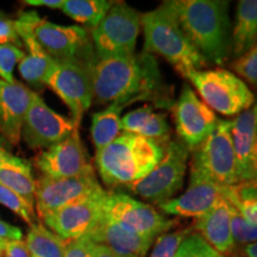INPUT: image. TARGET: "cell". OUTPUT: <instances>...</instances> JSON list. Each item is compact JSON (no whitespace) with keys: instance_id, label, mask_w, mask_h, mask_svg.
<instances>
[{"instance_id":"cell-16","label":"cell","mask_w":257,"mask_h":257,"mask_svg":"<svg viewBox=\"0 0 257 257\" xmlns=\"http://www.w3.org/2000/svg\"><path fill=\"white\" fill-rule=\"evenodd\" d=\"M35 165L43 176L53 179L76 178L94 173L78 128L66 140L41 153L35 159Z\"/></svg>"},{"instance_id":"cell-20","label":"cell","mask_w":257,"mask_h":257,"mask_svg":"<svg viewBox=\"0 0 257 257\" xmlns=\"http://www.w3.org/2000/svg\"><path fill=\"white\" fill-rule=\"evenodd\" d=\"M194 230L223 256L232 251L236 245L231 232L230 204L224 195H220L213 206L197 219Z\"/></svg>"},{"instance_id":"cell-2","label":"cell","mask_w":257,"mask_h":257,"mask_svg":"<svg viewBox=\"0 0 257 257\" xmlns=\"http://www.w3.org/2000/svg\"><path fill=\"white\" fill-rule=\"evenodd\" d=\"M162 5L206 62L223 64L232 51L230 3L224 0H169Z\"/></svg>"},{"instance_id":"cell-19","label":"cell","mask_w":257,"mask_h":257,"mask_svg":"<svg viewBox=\"0 0 257 257\" xmlns=\"http://www.w3.org/2000/svg\"><path fill=\"white\" fill-rule=\"evenodd\" d=\"M86 237L93 243L107 246L119 257H146L154 243V239L130 232L107 219L104 212Z\"/></svg>"},{"instance_id":"cell-44","label":"cell","mask_w":257,"mask_h":257,"mask_svg":"<svg viewBox=\"0 0 257 257\" xmlns=\"http://www.w3.org/2000/svg\"><path fill=\"white\" fill-rule=\"evenodd\" d=\"M0 257H2V252H0Z\"/></svg>"},{"instance_id":"cell-38","label":"cell","mask_w":257,"mask_h":257,"mask_svg":"<svg viewBox=\"0 0 257 257\" xmlns=\"http://www.w3.org/2000/svg\"><path fill=\"white\" fill-rule=\"evenodd\" d=\"M4 257H30L24 240H8L3 249Z\"/></svg>"},{"instance_id":"cell-4","label":"cell","mask_w":257,"mask_h":257,"mask_svg":"<svg viewBox=\"0 0 257 257\" xmlns=\"http://www.w3.org/2000/svg\"><path fill=\"white\" fill-rule=\"evenodd\" d=\"M144 32V53L156 54L167 60L184 78L207 66L195 47L191 43L176 19L165 6L141 16Z\"/></svg>"},{"instance_id":"cell-23","label":"cell","mask_w":257,"mask_h":257,"mask_svg":"<svg viewBox=\"0 0 257 257\" xmlns=\"http://www.w3.org/2000/svg\"><path fill=\"white\" fill-rule=\"evenodd\" d=\"M17 32L28 50V54L25 53L24 59L19 63V73L29 85L37 88L43 87L56 61L42 49L30 32L23 29H17Z\"/></svg>"},{"instance_id":"cell-42","label":"cell","mask_w":257,"mask_h":257,"mask_svg":"<svg viewBox=\"0 0 257 257\" xmlns=\"http://www.w3.org/2000/svg\"><path fill=\"white\" fill-rule=\"evenodd\" d=\"M92 253L93 257H119L118 255H115L113 251H111L107 246L95 243H93Z\"/></svg>"},{"instance_id":"cell-25","label":"cell","mask_w":257,"mask_h":257,"mask_svg":"<svg viewBox=\"0 0 257 257\" xmlns=\"http://www.w3.org/2000/svg\"><path fill=\"white\" fill-rule=\"evenodd\" d=\"M257 43V0L237 3L236 18L232 25V54L238 59Z\"/></svg>"},{"instance_id":"cell-13","label":"cell","mask_w":257,"mask_h":257,"mask_svg":"<svg viewBox=\"0 0 257 257\" xmlns=\"http://www.w3.org/2000/svg\"><path fill=\"white\" fill-rule=\"evenodd\" d=\"M104 189L99 184L95 173L76 178L53 179L42 176L36 181L35 205L41 218L48 213L68 206L74 202Z\"/></svg>"},{"instance_id":"cell-3","label":"cell","mask_w":257,"mask_h":257,"mask_svg":"<svg viewBox=\"0 0 257 257\" xmlns=\"http://www.w3.org/2000/svg\"><path fill=\"white\" fill-rule=\"evenodd\" d=\"M167 142L121 133L108 146L95 152V165L108 187H125L149 174L162 160Z\"/></svg>"},{"instance_id":"cell-43","label":"cell","mask_w":257,"mask_h":257,"mask_svg":"<svg viewBox=\"0 0 257 257\" xmlns=\"http://www.w3.org/2000/svg\"><path fill=\"white\" fill-rule=\"evenodd\" d=\"M243 253L245 257H257V240L243 246Z\"/></svg>"},{"instance_id":"cell-5","label":"cell","mask_w":257,"mask_h":257,"mask_svg":"<svg viewBox=\"0 0 257 257\" xmlns=\"http://www.w3.org/2000/svg\"><path fill=\"white\" fill-rule=\"evenodd\" d=\"M187 79L212 111L224 115H237L248 110L256 102L245 81L238 75L223 68L198 70Z\"/></svg>"},{"instance_id":"cell-31","label":"cell","mask_w":257,"mask_h":257,"mask_svg":"<svg viewBox=\"0 0 257 257\" xmlns=\"http://www.w3.org/2000/svg\"><path fill=\"white\" fill-rule=\"evenodd\" d=\"M230 204V202H229ZM231 232L234 245H248L257 240V225L249 223L238 211L230 204Z\"/></svg>"},{"instance_id":"cell-10","label":"cell","mask_w":257,"mask_h":257,"mask_svg":"<svg viewBox=\"0 0 257 257\" xmlns=\"http://www.w3.org/2000/svg\"><path fill=\"white\" fill-rule=\"evenodd\" d=\"M16 28L32 35L50 57L55 61L76 60L87 42V31L78 25H59L41 18L36 12H22Z\"/></svg>"},{"instance_id":"cell-37","label":"cell","mask_w":257,"mask_h":257,"mask_svg":"<svg viewBox=\"0 0 257 257\" xmlns=\"http://www.w3.org/2000/svg\"><path fill=\"white\" fill-rule=\"evenodd\" d=\"M19 43V36L16 28L15 21L0 12V44H16Z\"/></svg>"},{"instance_id":"cell-35","label":"cell","mask_w":257,"mask_h":257,"mask_svg":"<svg viewBox=\"0 0 257 257\" xmlns=\"http://www.w3.org/2000/svg\"><path fill=\"white\" fill-rule=\"evenodd\" d=\"M232 69L240 79L257 87V43L248 53L233 61Z\"/></svg>"},{"instance_id":"cell-14","label":"cell","mask_w":257,"mask_h":257,"mask_svg":"<svg viewBox=\"0 0 257 257\" xmlns=\"http://www.w3.org/2000/svg\"><path fill=\"white\" fill-rule=\"evenodd\" d=\"M174 115L176 133L180 141L189 150H194L200 146L218 123L214 111L198 98L189 85H184L182 87L174 106Z\"/></svg>"},{"instance_id":"cell-18","label":"cell","mask_w":257,"mask_h":257,"mask_svg":"<svg viewBox=\"0 0 257 257\" xmlns=\"http://www.w3.org/2000/svg\"><path fill=\"white\" fill-rule=\"evenodd\" d=\"M35 94L24 83L0 80V133L14 146L21 141L25 117Z\"/></svg>"},{"instance_id":"cell-7","label":"cell","mask_w":257,"mask_h":257,"mask_svg":"<svg viewBox=\"0 0 257 257\" xmlns=\"http://www.w3.org/2000/svg\"><path fill=\"white\" fill-rule=\"evenodd\" d=\"M188 156L189 149L181 141H168L159 165L146 178L123 188L156 205L168 201L184 186Z\"/></svg>"},{"instance_id":"cell-40","label":"cell","mask_w":257,"mask_h":257,"mask_svg":"<svg viewBox=\"0 0 257 257\" xmlns=\"http://www.w3.org/2000/svg\"><path fill=\"white\" fill-rule=\"evenodd\" d=\"M248 181L257 182V135H256L255 143H253V147H252L251 156H250ZM248 181H246V182H248Z\"/></svg>"},{"instance_id":"cell-29","label":"cell","mask_w":257,"mask_h":257,"mask_svg":"<svg viewBox=\"0 0 257 257\" xmlns=\"http://www.w3.org/2000/svg\"><path fill=\"white\" fill-rule=\"evenodd\" d=\"M223 195L249 223L257 225V182H239L224 188Z\"/></svg>"},{"instance_id":"cell-33","label":"cell","mask_w":257,"mask_h":257,"mask_svg":"<svg viewBox=\"0 0 257 257\" xmlns=\"http://www.w3.org/2000/svg\"><path fill=\"white\" fill-rule=\"evenodd\" d=\"M175 257H224L199 233L191 232L182 240Z\"/></svg>"},{"instance_id":"cell-21","label":"cell","mask_w":257,"mask_h":257,"mask_svg":"<svg viewBox=\"0 0 257 257\" xmlns=\"http://www.w3.org/2000/svg\"><path fill=\"white\" fill-rule=\"evenodd\" d=\"M257 135V101L231 120V137L239 182L248 181L249 163Z\"/></svg>"},{"instance_id":"cell-22","label":"cell","mask_w":257,"mask_h":257,"mask_svg":"<svg viewBox=\"0 0 257 257\" xmlns=\"http://www.w3.org/2000/svg\"><path fill=\"white\" fill-rule=\"evenodd\" d=\"M0 182L35 206L36 180L31 165L0 148Z\"/></svg>"},{"instance_id":"cell-30","label":"cell","mask_w":257,"mask_h":257,"mask_svg":"<svg viewBox=\"0 0 257 257\" xmlns=\"http://www.w3.org/2000/svg\"><path fill=\"white\" fill-rule=\"evenodd\" d=\"M0 204L21 217L30 226L35 224L36 216H35L34 206L2 182H0Z\"/></svg>"},{"instance_id":"cell-11","label":"cell","mask_w":257,"mask_h":257,"mask_svg":"<svg viewBox=\"0 0 257 257\" xmlns=\"http://www.w3.org/2000/svg\"><path fill=\"white\" fill-rule=\"evenodd\" d=\"M46 86L53 89L69 108L72 120L79 128L83 113L94 100L91 66H86L79 60L56 61Z\"/></svg>"},{"instance_id":"cell-15","label":"cell","mask_w":257,"mask_h":257,"mask_svg":"<svg viewBox=\"0 0 257 257\" xmlns=\"http://www.w3.org/2000/svg\"><path fill=\"white\" fill-rule=\"evenodd\" d=\"M74 130L76 126L70 118L51 110L37 93L35 94L22 130V136L29 147L32 149L49 148L66 140Z\"/></svg>"},{"instance_id":"cell-26","label":"cell","mask_w":257,"mask_h":257,"mask_svg":"<svg viewBox=\"0 0 257 257\" xmlns=\"http://www.w3.org/2000/svg\"><path fill=\"white\" fill-rule=\"evenodd\" d=\"M124 107L126 106L113 102L92 115L91 136L95 152L111 144L121 134V111Z\"/></svg>"},{"instance_id":"cell-9","label":"cell","mask_w":257,"mask_h":257,"mask_svg":"<svg viewBox=\"0 0 257 257\" xmlns=\"http://www.w3.org/2000/svg\"><path fill=\"white\" fill-rule=\"evenodd\" d=\"M104 216L123 229L155 239L179 223L160 213L149 204L119 192H107L102 206Z\"/></svg>"},{"instance_id":"cell-6","label":"cell","mask_w":257,"mask_h":257,"mask_svg":"<svg viewBox=\"0 0 257 257\" xmlns=\"http://www.w3.org/2000/svg\"><path fill=\"white\" fill-rule=\"evenodd\" d=\"M191 173L223 188L238 184L231 120H218L210 136L193 150Z\"/></svg>"},{"instance_id":"cell-8","label":"cell","mask_w":257,"mask_h":257,"mask_svg":"<svg viewBox=\"0 0 257 257\" xmlns=\"http://www.w3.org/2000/svg\"><path fill=\"white\" fill-rule=\"evenodd\" d=\"M142 14L126 3H113L104 19L93 29L96 59L134 55Z\"/></svg>"},{"instance_id":"cell-17","label":"cell","mask_w":257,"mask_h":257,"mask_svg":"<svg viewBox=\"0 0 257 257\" xmlns=\"http://www.w3.org/2000/svg\"><path fill=\"white\" fill-rule=\"evenodd\" d=\"M223 192L220 186L191 173L187 189L179 197L160 204L159 207L169 216L199 219L213 206Z\"/></svg>"},{"instance_id":"cell-24","label":"cell","mask_w":257,"mask_h":257,"mask_svg":"<svg viewBox=\"0 0 257 257\" xmlns=\"http://www.w3.org/2000/svg\"><path fill=\"white\" fill-rule=\"evenodd\" d=\"M121 131L160 142H168L170 127L166 114L154 111L152 106L146 105L121 117Z\"/></svg>"},{"instance_id":"cell-27","label":"cell","mask_w":257,"mask_h":257,"mask_svg":"<svg viewBox=\"0 0 257 257\" xmlns=\"http://www.w3.org/2000/svg\"><path fill=\"white\" fill-rule=\"evenodd\" d=\"M30 257H64L67 242L50 231L46 225L35 223L25 239Z\"/></svg>"},{"instance_id":"cell-41","label":"cell","mask_w":257,"mask_h":257,"mask_svg":"<svg viewBox=\"0 0 257 257\" xmlns=\"http://www.w3.org/2000/svg\"><path fill=\"white\" fill-rule=\"evenodd\" d=\"M64 0H24V4L30 6H44L49 9H60L62 8Z\"/></svg>"},{"instance_id":"cell-1","label":"cell","mask_w":257,"mask_h":257,"mask_svg":"<svg viewBox=\"0 0 257 257\" xmlns=\"http://www.w3.org/2000/svg\"><path fill=\"white\" fill-rule=\"evenodd\" d=\"M93 94L98 104L125 106L150 99L159 87L160 70L150 54L96 59L91 66Z\"/></svg>"},{"instance_id":"cell-36","label":"cell","mask_w":257,"mask_h":257,"mask_svg":"<svg viewBox=\"0 0 257 257\" xmlns=\"http://www.w3.org/2000/svg\"><path fill=\"white\" fill-rule=\"evenodd\" d=\"M93 242L87 237L67 242L64 257H93Z\"/></svg>"},{"instance_id":"cell-32","label":"cell","mask_w":257,"mask_h":257,"mask_svg":"<svg viewBox=\"0 0 257 257\" xmlns=\"http://www.w3.org/2000/svg\"><path fill=\"white\" fill-rule=\"evenodd\" d=\"M193 232V227L167 232L157 237L150 257H175L182 240Z\"/></svg>"},{"instance_id":"cell-12","label":"cell","mask_w":257,"mask_h":257,"mask_svg":"<svg viewBox=\"0 0 257 257\" xmlns=\"http://www.w3.org/2000/svg\"><path fill=\"white\" fill-rule=\"evenodd\" d=\"M105 189L42 217L48 229L64 242L86 237L102 216Z\"/></svg>"},{"instance_id":"cell-34","label":"cell","mask_w":257,"mask_h":257,"mask_svg":"<svg viewBox=\"0 0 257 257\" xmlns=\"http://www.w3.org/2000/svg\"><path fill=\"white\" fill-rule=\"evenodd\" d=\"M24 56L25 51L16 44H0V80L15 82L14 69Z\"/></svg>"},{"instance_id":"cell-45","label":"cell","mask_w":257,"mask_h":257,"mask_svg":"<svg viewBox=\"0 0 257 257\" xmlns=\"http://www.w3.org/2000/svg\"><path fill=\"white\" fill-rule=\"evenodd\" d=\"M0 148H2V147H0Z\"/></svg>"},{"instance_id":"cell-28","label":"cell","mask_w":257,"mask_h":257,"mask_svg":"<svg viewBox=\"0 0 257 257\" xmlns=\"http://www.w3.org/2000/svg\"><path fill=\"white\" fill-rule=\"evenodd\" d=\"M112 4L106 0H64L61 10L78 23L94 29L104 19Z\"/></svg>"},{"instance_id":"cell-39","label":"cell","mask_w":257,"mask_h":257,"mask_svg":"<svg viewBox=\"0 0 257 257\" xmlns=\"http://www.w3.org/2000/svg\"><path fill=\"white\" fill-rule=\"evenodd\" d=\"M22 238L23 233L19 227L0 220V240H21Z\"/></svg>"}]
</instances>
